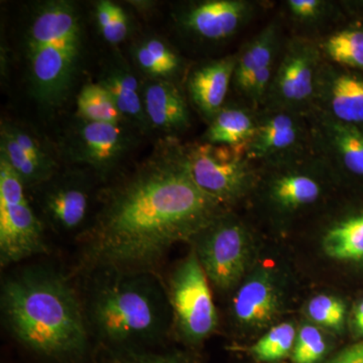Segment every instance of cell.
<instances>
[{
  "instance_id": "6da1fadb",
  "label": "cell",
  "mask_w": 363,
  "mask_h": 363,
  "mask_svg": "<svg viewBox=\"0 0 363 363\" xmlns=\"http://www.w3.org/2000/svg\"><path fill=\"white\" fill-rule=\"evenodd\" d=\"M228 211L196 185L186 145L166 136L105 193L84 234L83 264L98 274H154L169 248Z\"/></svg>"
},
{
  "instance_id": "7a4b0ae2",
  "label": "cell",
  "mask_w": 363,
  "mask_h": 363,
  "mask_svg": "<svg viewBox=\"0 0 363 363\" xmlns=\"http://www.w3.org/2000/svg\"><path fill=\"white\" fill-rule=\"evenodd\" d=\"M1 312L14 340L43 363H92L85 308L61 272L33 266L7 277Z\"/></svg>"
},
{
  "instance_id": "3957f363",
  "label": "cell",
  "mask_w": 363,
  "mask_h": 363,
  "mask_svg": "<svg viewBox=\"0 0 363 363\" xmlns=\"http://www.w3.org/2000/svg\"><path fill=\"white\" fill-rule=\"evenodd\" d=\"M85 313L96 347L108 350L159 347L173 320L155 274H97Z\"/></svg>"
},
{
  "instance_id": "277c9868",
  "label": "cell",
  "mask_w": 363,
  "mask_h": 363,
  "mask_svg": "<svg viewBox=\"0 0 363 363\" xmlns=\"http://www.w3.org/2000/svg\"><path fill=\"white\" fill-rule=\"evenodd\" d=\"M75 4L49 0L33 9L25 47L30 93L45 111L65 104L84 48V26Z\"/></svg>"
},
{
  "instance_id": "5b68a950",
  "label": "cell",
  "mask_w": 363,
  "mask_h": 363,
  "mask_svg": "<svg viewBox=\"0 0 363 363\" xmlns=\"http://www.w3.org/2000/svg\"><path fill=\"white\" fill-rule=\"evenodd\" d=\"M257 166L259 179L252 194H257L279 220H288L316 206L331 186L339 185L330 169L313 152Z\"/></svg>"
},
{
  "instance_id": "8992f818",
  "label": "cell",
  "mask_w": 363,
  "mask_h": 363,
  "mask_svg": "<svg viewBox=\"0 0 363 363\" xmlns=\"http://www.w3.org/2000/svg\"><path fill=\"white\" fill-rule=\"evenodd\" d=\"M191 175L203 192L226 208L252 194L259 166L245 150L205 142L186 145Z\"/></svg>"
},
{
  "instance_id": "52a82bcc",
  "label": "cell",
  "mask_w": 363,
  "mask_h": 363,
  "mask_svg": "<svg viewBox=\"0 0 363 363\" xmlns=\"http://www.w3.org/2000/svg\"><path fill=\"white\" fill-rule=\"evenodd\" d=\"M192 241L200 264L213 286L221 292L240 286L252 257V235L245 222L226 212Z\"/></svg>"
},
{
  "instance_id": "ba28073f",
  "label": "cell",
  "mask_w": 363,
  "mask_h": 363,
  "mask_svg": "<svg viewBox=\"0 0 363 363\" xmlns=\"http://www.w3.org/2000/svg\"><path fill=\"white\" fill-rule=\"evenodd\" d=\"M48 252L44 227L30 206L26 187L0 157V262L2 267Z\"/></svg>"
},
{
  "instance_id": "9c48e42d",
  "label": "cell",
  "mask_w": 363,
  "mask_h": 363,
  "mask_svg": "<svg viewBox=\"0 0 363 363\" xmlns=\"http://www.w3.org/2000/svg\"><path fill=\"white\" fill-rule=\"evenodd\" d=\"M323 62L317 40L300 35L286 40L262 108L309 114Z\"/></svg>"
},
{
  "instance_id": "30bf717a",
  "label": "cell",
  "mask_w": 363,
  "mask_h": 363,
  "mask_svg": "<svg viewBox=\"0 0 363 363\" xmlns=\"http://www.w3.org/2000/svg\"><path fill=\"white\" fill-rule=\"evenodd\" d=\"M168 297L173 322L184 342L199 345L213 334L218 317L209 279L194 248L172 274Z\"/></svg>"
},
{
  "instance_id": "8fae6325",
  "label": "cell",
  "mask_w": 363,
  "mask_h": 363,
  "mask_svg": "<svg viewBox=\"0 0 363 363\" xmlns=\"http://www.w3.org/2000/svg\"><path fill=\"white\" fill-rule=\"evenodd\" d=\"M125 123H93L77 116L62 138V155L72 164H83L106 177L135 145Z\"/></svg>"
},
{
  "instance_id": "7c38bea8",
  "label": "cell",
  "mask_w": 363,
  "mask_h": 363,
  "mask_svg": "<svg viewBox=\"0 0 363 363\" xmlns=\"http://www.w3.org/2000/svg\"><path fill=\"white\" fill-rule=\"evenodd\" d=\"M313 154L330 169L339 185L363 190V125L341 123L321 112L308 114Z\"/></svg>"
},
{
  "instance_id": "4fadbf2b",
  "label": "cell",
  "mask_w": 363,
  "mask_h": 363,
  "mask_svg": "<svg viewBox=\"0 0 363 363\" xmlns=\"http://www.w3.org/2000/svg\"><path fill=\"white\" fill-rule=\"evenodd\" d=\"M285 42L281 23L274 21L236 54L233 87L243 104L255 111L264 107Z\"/></svg>"
},
{
  "instance_id": "5bb4252c",
  "label": "cell",
  "mask_w": 363,
  "mask_h": 363,
  "mask_svg": "<svg viewBox=\"0 0 363 363\" xmlns=\"http://www.w3.org/2000/svg\"><path fill=\"white\" fill-rule=\"evenodd\" d=\"M312 135L308 114L262 108L257 128L245 154L257 164L311 154Z\"/></svg>"
},
{
  "instance_id": "9a60e30c",
  "label": "cell",
  "mask_w": 363,
  "mask_h": 363,
  "mask_svg": "<svg viewBox=\"0 0 363 363\" xmlns=\"http://www.w3.org/2000/svg\"><path fill=\"white\" fill-rule=\"evenodd\" d=\"M255 2L248 0H202L179 7L175 21L182 33L201 42L230 39L252 21Z\"/></svg>"
},
{
  "instance_id": "2e32d148",
  "label": "cell",
  "mask_w": 363,
  "mask_h": 363,
  "mask_svg": "<svg viewBox=\"0 0 363 363\" xmlns=\"http://www.w3.org/2000/svg\"><path fill=\"white\" fill-rule=\"evenodd\" d=\"M0 157L9 162L26 189L39 187L59 172L55 150L21 124L1 123Z\"/></svg>"
},
{
  "instance_id": "e0dca14e",
  "label": "cell",
  "mask_w": 363,
  "mask_h": 363,
  "mask_svg": "<svg viewBox=\"0 0 363 363\" xmlns=\"http://www.w3.org/2000/svg\"><path fill=\"white\" fill-rule=\"evenodd\" d=\"M45 220L60 233H73L84 224L89 210V187L78 171L57 172L37 187Z\"/></svg>"
},
{
  "instance_id": "ac0fdd59",
  "label": "cell",
  "mask_w": 363,
  "mask_h": 363,
  "mask_svg": "<svg viewBox=\"0 0 363 363\" xmlns=\"http://www.w3.org/2000/svg\"><path fill=\"white\" fill-rule=\"evenodd\" d=\"M313 111L341 123L363 125V72L334 65L324 59Z\"/></svg>"
},
{
  "instance_id": "d6986e66",
  "label": "cell",
  "mask_w": 363,
  "mask_h": 363,
  "mask_svg": "<svg viewBox=\"0 0 363 363\" xmlns=\"http://www.w3.org/2000/svg\"><path fill=\"white\" fill-rule=\"evenodd\" d=\"M283 294L272 269L259 267L241 281L233 302V316L240 328L260 330L279 316Z\"/></svg>"
},
{
  "instance_id": "ffe728a7",
  "label": "cell",
  "mask_w": 363,
  "mask_h": 363,
  "mask_svg": "<svg viewBox=\"0 0 363 363\" xmlns=\"http://www.w3.org/2000/svg\"><path fill=\"white\" fill-rule=\"evenodd\" d=\"M142 94L150 130L155 128L176 138L177 133L190 128L187 99L176 82L145 78Z\"/></svg>"
},
{
  "instance_id": "44dd1931",
  "label": "cell",
  "mask_w": 363,
  "mask_h": 363,
  "mask_svg": "<svg viewBox=\"0 0 363 363\" xmlns=\"http://www.w3.org/2000/svg\"><path fill=\"white\" fill-rule=\"evenodd\" d=\"M238 55L200 64L187 77V91L191 102L209 123L226 104Z\"/></svg>"
},
{
  "instance_id": "7402d4cb",
  "label": "cell",
  "mask_w": 363,
  "mask_h": 363,
  "mask_svg": "<svg viewBox=\"0 0 363 363\" xmlns=\"http://www.w3.org/2000/svg\"><path fill=\"white\" fill-rule=\"evenodd\" d=\"M97 83L108 91L126 123L143 133L150 130L143 108L142 82L123 58L109 60Z\"/></svg>"
},
{
  "instance_id": "603a6c76",
  "label": "cell",
  "mask_w": 363,
  "mask_h": 363,
  "mask_svg": "<svg viewBox=\"0 0 363 363\" xmlns=\"http://www.w3.org/2000/svg\"><path fill=\"white\" fill-rule=\"evenodd\" d=\"M257 128V111L243 102L226 104L208 123L202 142L247 150Z\"/></svg>"
},
{
  "instance_id": "cb8c5ba5",
  "label": "cell",
  "mask_w": 363,
  "mask_h": 363,
  "mask_svg": "<svg viewBox=\"0 0 363 363\" xmlns=\"http://www.w3.org/2000/svg\"><path fill=\"white\" fill-rule=\"evenodd\" d=\"M133 63L145 78L173 81L184 70V61L167 40L157 35H147L131 45Z\"/></svg>"
},
{
  "instance_id": "d4e9b609",
  "label": "cell",
  "mask_w": 363,
  "mask_h": 363,
  "mask_svg": "<svg viewBox=\"0 0 363 363\" xmlns=\"http://www.w3.org/2000/svg\"><path fill=\"white\" fill-rule=\"evenodd\" d=\"M322 247L327 257L342 262L363 260V205L345 212L325 230Z\"/></svg>"
},
{
  "instance_id": "484cf974",
  "label": "cell",
  "mask_w": 363,
  "mask_h": 363,
  "mask_svg": "<svg viewBox=\"0 0 363 363\" xmlns=\"http://www.w3.org/2000/svg\"><path fill=\"white\" fill-rule=\"evenodd\" d=\"M326 61L334 65L363 72V23L348 20L317 40Z\"/></svg>"
},
{
  "instance_id": "4316f807",
  "label": "cell",
  "mask_w": 363,
  "mask_h": 363,
  "mask_svg": "<svg viewBox=\"0 0 363 363\" xmlns=\"http://www.w3.org/2000/svg\"><path fill=\"white\" fill-rule=\"evenodd\" d=\"M285 11L289 21L296 30L297 35L311 39L313 33L319 32L325 26L338 28L348 21L341 2L327 0H288Z\"/></svg>"
},
{
  "instance_id": "83f0119b",
  "label": "cell",
  "mask_w": 363,
  "mask_h": 363,
  "mask_svg": "<svg viewBox=\"0 0 363 363\" xmlns=\"http://www.w3.org/2000/svg\"><path fill=\"white\" fill-rule=\"evenodd\" d=\"M92 363H200L189 351L152 348L108 350L95 347Z\"/></svg>"
},
{
  "instance_id": "f1b7e54d",
  "label": "cell",
  "mask_w": 363,
  "mask_h": 363,
  "mask_svg": "<svg viewBox=\"0 0 363 363\" xmlns=\"http://www.w3.org/2000/svg\"><path fill=\"white\" fill-rule=\"evenodd\" d=\"M77 116L93 123H126L111 95L99 83H88L79 92Z\"/></svg>"
},
{
  "instance_id": "f546056e",
  "label": "cell",
  "mask_w": 363,
  "mask_h": 363,
  "mask_svg": "<svg viewBox=\"0 0 363 363\" xmlns=\"http://www.w3.org/2000/svg\"><path fill=\"white\" fill-rule=\"evenodd\" d=\"M298 330L291 322H284L271 327L252 347L250 353L262 363H276L292 354Z\"/></svg>"
},
{
  "instance_id": "4dcf8cb0",
  "label": "cell",
  "mask_w": 363,
  "mask_h": 363,
  "mask_svg": "<svg viewBox=\"0 0 363 363\" xmlns=\"http://www.w3.org/2000/svg\"><path fill=\"white\" fill-rule=\"evenodd\" d=\"M308 318L322 328L339 332L346 321V306L342 300L334 296L320 294L308 302L306 307Z\"/></svg>"
},
{
  "instance_id": "1f68e13d",
  "label": "cell",
  "mask_w": 363,
  "mask_h": 363,
  "mask_svg": "<svg viewBox=\"0 0 363 363\" xmlns=\"http://www.w3.org/2000/svg\"><path fill=\"white\" fill-rule=\"evenodd\" d=\"M329 344L323 332L314 324H304L298 330L292 351L294 363H319L328 353Z\"/></svg>"
},
{
  "instance_id": "d6a6232c",
  "label": "cell",
  "mask_w": 363,
  "mask_h": 363,
  "mask_svg": "<svg viewBox=\"0 0 363 363\" xmlns=\"http://www.w3.org/2000/svg\"><path fill=\"white\" fill-rule=\"evenodd\" d=\"M113 4L111 0H101L95 7L98 28L104 40L111 45H113Z\"/></svg>"
},
{
  "instance_id": "836d02e7",
  "label": "cell",
  "mask_w": 363,
  "mask_h": 363,
  "mask_svg": "<svg viewBox=\"0 0 363 363\" xmlns=\"http://www.w3.org/2000/svg\"><path fill=\"white\" fill-rule=\"evenodd\" d=\"M113 45L121 44L130 32V21L128 14L118 4H113Z\"/></svg>"
},
{
  "instance_id": "e575fe53",
  "label": "cell",
  "mask_w": 363,
  "mask_h": 363,
  "mask_svg": "<svg viewBox=\"0 0 363 363\" xmlns=\"http://www.w3.org/2000/svg\"><path fill=\"white\" fill-rule=\"evenodd\" d=\"M328 363H363V340L345 348Z\"/></svg>"
},
{
  "instance_id": "d590c367",
  "label": "cell",
  "mask_w": 363,
  "mask_h": 363,
  "mask_svg": "<svg viewBox=\"0 0 363 363\" xmlns=\"http://www.w3.org/2000/svg\"><path fill=\"white\" fill-rule=\"evenodd\" d=\"M353 331L357 336L363 337V298L355 306L352 316Z\"/></svg>"
}]
</instances>
